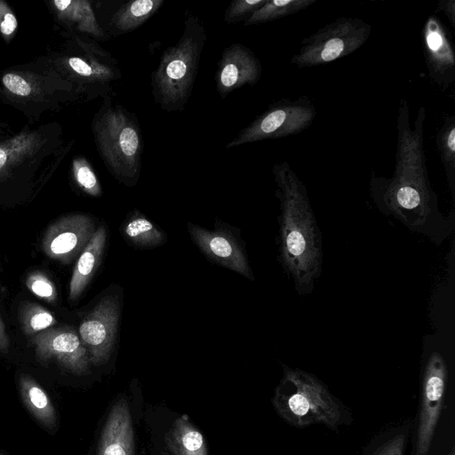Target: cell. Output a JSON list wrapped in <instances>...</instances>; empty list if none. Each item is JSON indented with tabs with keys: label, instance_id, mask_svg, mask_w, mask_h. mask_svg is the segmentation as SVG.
<instances>
[{
	"label": "cell",
	"instance_id": "6da1fadb",
	"mask_svg": "<svg viewBox=\"0 0 455 455\" xmlns=\"http://www.w3.org/2000/svg\"><path fill=\"white\" fill-rule=\"evenodd\" d=\"M280 201L279 259L300 294L311 292L321 273V234L303 181L286 161L273 165Z\"/></svg>",
	"mask_w": 455,
	"mask_h": 455
},
{
	"label": "cell",
	"instance_id": "7a4b0ae2",
	"mask_svg": "<svg viewBox=\"0 0 455 455\" xmlns=\"http://www.w3.org/2000/svg\"><path fill=\"white\" fill-rule=\"evenodd\" d=\"M75 143L58 121L36 127L28 124L0 140V191L35 194L54 175Z\"/></svg>",
	"mask_w": 455,
	"mask_h": 455
},
{
	"label": "cell",
	"instance_id": "3957f363",
	"mask_svg": "<svg viewBox=\"0 0 455 455\" xmlns=\"http://www.w3.org/2000/svg\"><path fill=\"white\" fill-rule=\"evenodd\" d=\"M0 101L21 113L29 124L38 122L47 112L84 102L78 91L44 54L0 69Z\"/></svg>",
	"mask_w": 455,
	"mask_h": 455
},
{
	"label": "cell",
	"instance_id": "277c9868",
	"mask_svg": "<svg viewBox=\"0 0 455 455\" xmlns=\"http://www.w3.org/2000/svg\"><path fill=\"white\" fill-rule=\"evenodd\" d=\"M91 129L97 152L110 174L127 187L135 186L143 153L136 115L106 96L92 117Z\"/></svg>",
	"mask_w": 455,
	"mask_h": 455
},
{
	"label": "cell",
	"instance_id": "5b68a950",
	"mask_svg": "<svg viewBox=\"0 0 455 455\" xmlns=\"http://www.w3.org/2000/svg\"><path fill=\"white\" fill-rule=\"evenodd\" d=\"M60 34L63 40L44 54L49 63L74 85L84 102L111 96L114 84L122 77L117 60L87 36Z\"/></svg>",
	"mask_w": 455,
	"mask_h": 455
},
{
	"label": "cell",
	"instance_id": "8992f818",
	"mask_svg": "<svg viewBox=\"0 0 455 455\" xmlns=\"http://www.w3.org/2000/svg\"><path fill=\"white\" fill-rule=\"evenodd\" d=\"M206 39V30L200 18L188 15L180 39L164 50L151 74L152 95L161 109L174 112L186 108Z\"/></svg>",
	"mask_w": 455,
	"mask_h": 455
},
{
	"label": "cell",
	"instance_id": "52a82bcc",
	"mask_svg": "<svg viewBox=\"0 0 455 455\" xmlns=\"http://www.w3.org/2000/svg\"><path fill=\"white\" fill-rule=\"evenodd\" d=\"M273 404L284 421L297 427L323 424L334 430L343 419L340 403L323 383L299 369L284 367Z\"/></svg>",
	"mask_w": 455,
	"mask_h": 455
},
{
	"label": "cell",
	"instance_id": "ba28073f",
	"mask_svg": "<svg viewBox=\"0 0 455 455\" xmlns=\"http://www.w3.org/2000/svg\"><path fill=\"white\" fill-rule=\"evenodd\" d=\"M370 192L380 212L394 216L411 231L420 233L436 243H442L453 230L452 219H447L440 212L431 188H394L372 176Z\"/></svg>",
	"mask_w": 455,
	"mask_h": 455
},
{
	"label": "cell",
	"instance_id": "9c48e42d",
	"mask_svg": "<svg viewBox=\"0 0 455 455\" xmlns=\"http://www.w3.org/2000/svg\"><path fill=\"white\" fill-rule=\"evenodd\" d=\"M371 32V25L362 19L339 17L303 38L291 64L310 68L346 57L363 45Z\"/></svg>",
	"mask_w": 455,
	"mask_h": 455
},
{
	"label": "cell",
	"instance_id": "30bf717a",
	"mask_svg": "<svg viewBox=\"0 0 455 455\" xmlns=\"http://www.w3.org/2000/svg\"><path fill=\"white\" fill-rule=\"evenodd\" d=\"M315 116L316 109L307 95L281 99L270 104L225 148L230 149L246 143L299 134L313 124Z\"/></svg>",
	"mask_w": 455,
	"mask_h": 455
},
{
	"label": "cell",
	"instance_id": "8fae6325",
	"mask_svg": "<svg viewBox=\"0 0 455 455\" xmlns=\"http://www.w3.org/2000/svg\"><path fill=\"white\" fill-rule=\"evenodd\" d=\"M446 363L439 353H432L425 366L418 425L412 455H428L441 414L446 383Z\"/></svg>",
	"mask_w": 455,
	"mask_h": 455
},
{
	"label": "cell",
	"instance_id": "7c38bea8",
	"mask_svg": "<svg viewBox=\"0 0 455 455\" xmlns=\"http://www.w3.org/2000/svg\"><path fill=\"white\" fill-rule=\"evenodd\" d=\"M95 231L92 216L66 214L48 226L42 239V250L49 259L69 264L81 254Z\"/></svg>",
	"mask_w": 455,
	"mask_h": 455
},
{
	"label": "cell",
	"instance_id": "4fadbf2b",
	"mask_svg": "<svg viewBox=\"0 0 455 455\" xmlns=\"http://www.w3.org/2000/svg\"><path fill=\"white\" fill-rule=\"evenodd\" d=\"M119 315L118 300L107 296L81 322L78 334L92 364L101 365L108 361L116 341Z\"/></svg>",
	"mask_w": 455,
	"mask_h": 455
},
{
	"label": "cell",
	"instance_id": "5bb4252c",
	"mask_svg": "<svg viewBox=\"0 0 455 455\" xmlns=\"http://www.w3.org/2000/svg\"><path fill=\"white\" fill-rule=\"evenodd\" d=\"M37 358L43 362H57L61 367L78 376L90 373L91 362L78 332L70 327L50 328L31 339Z\"/></svg>",
	"mask_w": 455,
	"mask_h": 455
},
{
	"label": "cell",
	"instance_id": "9a60e30c",
	"mask_svg": "<svg viewBox=\"0 0 455 455\" xmlns=\"http://www.w3.org/2000/svg\"><path fill=\"white\" fill-rule=\"evenodd\" d=\"M422 46L430 80L445 91L455 82V51L449 30L435 14L424 23Z\"/></svg>",
	"mask_w": 455,
	"mask_h": 455
},
{
	"label": "cell",
	"instance_id": "2e32d148",
	"mask_svg": "<svg viewBox=\"0 0 455 455\" xmlns=\"http://www.w3.org/2000/svg\"><path fill=\"white\" fill-rule=\"evenodd\" d=\"M262 66L254 52L241 43H234L221 53L215 73L216 89L224 100L233 91L252 86L261 77Z\"/></svg>",
	"mask_w": 455,
	"mask_h": 455
},
{
	"label": "cell",
	"instance_id": "e0dca14e",
	"mask_svg": "<svg viewBox=\"0 0 455 455\" xmlns=\"http://www.w3.org/2000/svg\"><path fill=\"white\" fill-rule=\"evenodd\" d=\"M188 233L202 252L211 260L251 280L253 275L237 240L223 230H208L188 223Z\"/></svg>",
	"mask_w": 455,
	"mask_h": 455
},
{
	"label": "cell",
	"instance_id": "ac0fdd59",
	"mask_svg": "<svg viewBox=\"0 0 455 455\" xmlns=\"http://www.w3.org/2000/svg\"><path fill=\"white\" fill-rule=\"evenodd\" d=\"M59 31L87 36L96 41L109 39L102 28L91 1L88 0H46Z\"/></svg>",
	"mask_w": 455,
	"mask_h": 455
},
{
	"label": "cell",
	"instance_id": "d6986e66",
	"mask_svg": "<svg viewBox=\"0 0 455 455\" xmlns=\"http://www.w3.org/2000/svg\"><path fill=\"white\" fill-rule=\"evenodd\" d=\"M96 455H134V433L129 403L119 397L107 415Z\"/></svg>",
	"mask_w": 455,
	"mask_h": 455
},
{
	"label": "cell",
	"instance_id": "ffe728a7",
	"mask_svg": "<svg viewBox=\"0 0 455 455\" xmlns=\"http://www.w3.org/2000/svg\"><path fill=\"white\" fill-rule=\"evenodd\" d=\"M106 240L107 230L104 226H100L78 256L69 282L70 301L77 299L91 282L101 262Z\"/></svg>",
	"mask_w": 455,
	"mask_h": 455
},
{
	"label": "cell",
	"instance_id": "44dd1931",
	"mask_svg": "<svg viewBox=\"0 0 455 455\" xmlns=\"http://www.w3.org/2000/svg\"><path fill=\"white\" fill-rule=\"evenodd\" d=\"M20 398L32 416L48 431L57 427V412L45 390L30 375L22 373L18 379Z\"/></svg>",
	"mask_w": 455,
	"mask_h": 455
},
{
	"label": "cell",
	"instance_id": "7402d4cb",
	"mask_svg": "<svg viewBox=\"0 0 455 455\" xmlns=\"http://www.w3.org/2000/svg\"><path fill=\"white\" fill-rule=\"evenodd\" d=\"M164 0H134L121 5L111 16L107 34L116 36L136 30L164 4Z\"/></svg>",
	"mask_w": 455,
	"mask_h": 455
},
{
	"label": "cell",
	"instance_id": "603a6c76",
	"mask_svg": "<svg viewBox=\"0 0 455 455\" xmlns=\"http://www.w3.org/2000/svg\"><path fill=\"white\" fill-rule=\"evenodd\" d=\"M164 443L172 455H208L203 434L187 415L172 422L164 435Z\"/></svg>",
	"mask_w": 455,
	"mask_h": 455
},
{
	"label": "cell",
	"instance_id": "cb8c5ba5",
	"mask_svg": "<svg viewBox=\"0 0 455 455\" xmlns=\"http://www.w3.org/2000/svg\"><path fill=\"white\" fill-rule=\"evenodd\" d=\"M435 145L444 169L448 187L455 196V116L446 114L435 135Z\"/></svg>",
	"mask_w": 455,
	"mask_h": 455
},
{
	"label": "cell",
	"instance_id": "d4e9b609",
	"mask_svg": "<svg viewBox=\"0 0 455 455\" xmlns=\"http://www.w3.org/2000/svg\"><path fill=\"white\" fill-rule=\"evenodd\" d=\"M122 233L128 242L139 247H156L164 241V233L138 211L127 218Z\"/></svg>",
	"mask_w": 455,
	"mask_h": 455
},
{
	"label": "cell",
	"instance_id": "484cf974",
	"mask_svg": "<svg viewBox=\"0 0 455 455\" xmlns=\"http://www.w3.org/2000/svg\"><path fill=\"white\" fill-rule=\"evenodd\" d=\"M317 0H267L244 22L243 26L267 23L295 14Z\"/></svg>",
	"mask_w": 455,
	"mask_h": 455
},
{
	"label": "cell",
	"instance_id": "4316f807",
	"mask_svg": "<svg viewBox=\"0 0 455 455\" xmlns=\"http://www.w3.org/2000/svg\"><path fill=\"white\" fill-rule=\"evenodd\" d=\"M410 432L409 425L393 427L371 440L362 455H405Z\"/></svg>",
	"mask_w": 455,
	"mask_h": 455
},
{
	"label": "cell",
	"instance_id": "83f0119b",
	"mask_svg": "<svg viewBox=\"0 0 455 455\" xmlns=\"http://www.w3.org/2000/svg\"><path fill=\"white\" fill-rule=\"evenodd\" d=\"M19 317L22 331L28 336H35L58 323L48 309L32 301H25L20 305Z\"/></svg>",
	"mask_w": 455,
	"mask_h": 455
},
{
	"label": "cell",
	"instance_id": "f1b7e54d",
	"mask_svg": "<svg viewBox=\"0 0 455 455\" xmlns=\"http://www.w3.org/2000/svg\"><path fill=\"white\" fill-rule=\"evenodd\" d=\"M70 176L76 188L87 196L99 197L102 195L100 180L90 161L84 156L73 157Z\"/></svg>",
	"mask_w": 455,
	"mask_h": 455
},
{
	"label": "cell",
	"instance_id": "f546056e",
	"mask_svg": "<svg viewBox=\"0 0 455 455\" xmlns=\"http://www.w3.org/2000/svg\"><path fill=\"white\" fill-rule=\"evenodd\" d=\"M27 288L36 297L49 303L57 299V290L52 281L41 271L29 273L25 280Z\"/></svg>",
	"mask_w": 455,
	"mask_h": 455
},
{
	"label": "cell",
	"instance_id": "4dcf8cb0",
	"mask_svg": "<svg viewBox=\"0 0 455 455\" xmlns=\"http://www.w3.org/2000/svg\"><path fill=\"white\" fill-rule=\"evenodd\" d=\"M267 0H234L227 7L224 20L228 24L245 21Z\"/></svg>",
	"mask_w": 455,
	"mask_h": 455
},
{
	"label": "cell",
	"instance_id": "1f68e13d",
	"mask_svg": "<svg viewBox=\"0 0 455 455\" xmlns=\"http://www.w3.org/2000/svg\"><path fill=\"white\" fill-rule=\"evenodd\" d=\"M19 28L17 16L5 0H0V36L10 44L16 36Z\"/></svg>",
	"mask_w": 455,
	"mask_h": 455
},
{
	"label": "cell",
	"instance_id": "d6a6232c",
	"mask_svg": "<svg viewBox=\"0 0 455 455\" xmlns=\"http://www.w3.org/2000/svg\"><path fill=\"white\" fill-rule=\"evenodd\" d=\"M439 12L446 15L451 27L455 29V0H439L435 12Z\"/></svg>",
	"mask_w": 455,
	"mask_h": 455
},
{
	"label": "cell",
	"instance_id": "836d02e7",
	"mask_svg": "<svg viewBox=\"0 0 455 455\" xmlns=\"http://www.w3.org/2000/svg\"><path fill=\"white\" fill-rule=\"evenodd\" d=\"M10 346V339L7 334L4 323L0 315V352H7Z\"/></svg>",
	"mask_w": 455,
	"mask_h": 455
},
{
	"label": "cell",
	"instance_id": "e575fe53",
	"mask_svg": "<svg viewBox=\"0 0 455 455\" xmlns=\"http://www.w3.org/2000/svg\"><path fill=\"white\" fill-rule=\"evenodd\" d=\"M13 134L10 124L0 119V140L9 138Z\"/></svg>",
	"mask_w": 455,
	"mask_h": 455
},
{
	"label": "cell",
	"instance_id": "d590c367",
	"mask_svg": "<svg viewBox=\"0 0 455 455\" xmlns=\"http://www.w3.org/2000/svg\"><path fill=\"white\" fill-rule=\"evenodd\" d=\"M158 455H169V453L166 452L165 451H160Z\"/></svg>",
	"mask_w": 455,
	"mask_h": 455
},
{
	"label": "cell",
	"instance_id": "8d00e7d4",
	"mask_svg": "<svg viewBox=\"0 0 455 455\" xmlns=\"http://www.w3.org/2000/svg\"><path fill=\"white\" fill-rule=\"evenodd\" d=\"M448 455H455L454 448H452V449L451 450V451L449 452V454H448Z\"/></svg>",
	"mask_w": 455,
	"mask_h": 455
},
{
	"label": "cell",
	"instance_id": "74e56055",
	"mask_svg": "<svg viewBox=\"0 0 455 455\" xmlns=\"http://www.w3.org/2000/svg\"><path fill=\"white\" fill-rule=\"evenodd\" d=\"M0 455H4V453L0 452Z\"/></svg>",
	"mask_w": 455,
	"mask_h": 455
}]
</instances>
